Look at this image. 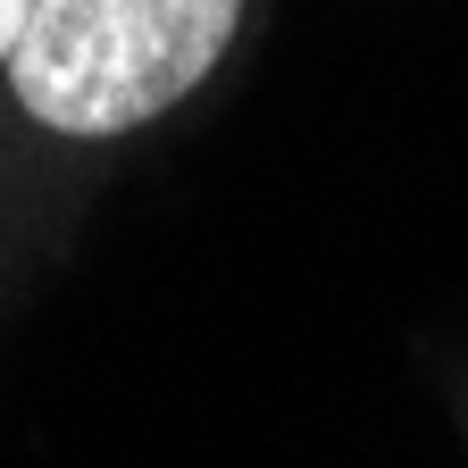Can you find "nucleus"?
Segmentation results:
<instances>
[{
    "label": "nucleus",
    "mask_w": 468,
    "mask_h": 468,
    "mask_svg": "<svg viewBox=\"0 0 468 468\" xmlns=\"http://www.w3.org/2000/svg\"><path fill=\"white\" fill-rule=\"evenodd\" d=\"M26 9H34V0H0V68H9V50L26 34Z\"/></svg>",
    "instance_id": "obj_2"
},
{
    "label": "nucleus",
    "mask_w": 468,
    "mask_h": 468,
    "mask_svg": "<svg viewBox=\"0 0 468 468\" xmlns=\"http://www.w3.org/2000/svg\"><path fill=\"white\" fill-rule=\"evenodd\" d=\"M234 17L243 0H34L9 76L42 126L126 134L218 68Z\"/></svg>",
    "instance_id": "obj_1"
}]
</instances>
